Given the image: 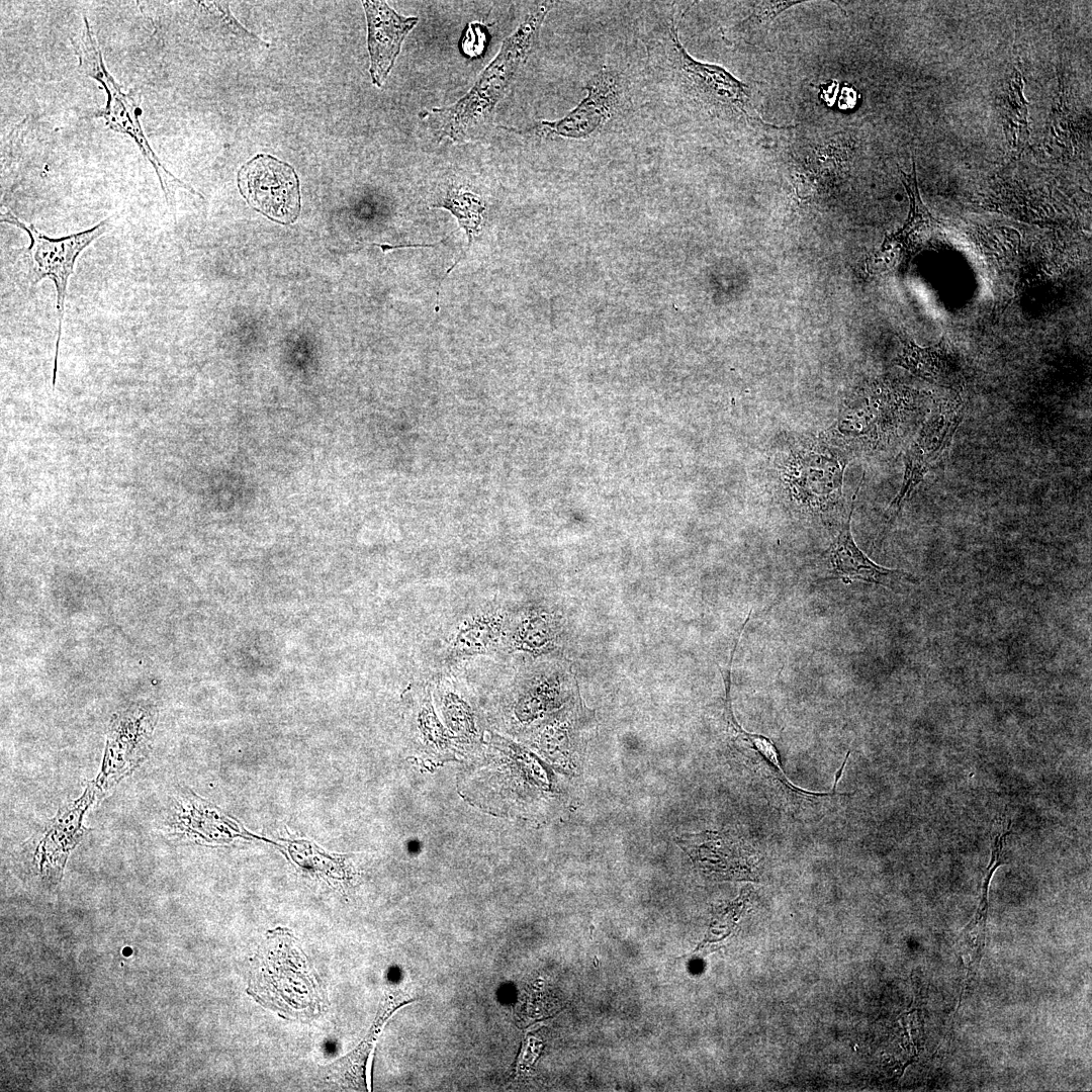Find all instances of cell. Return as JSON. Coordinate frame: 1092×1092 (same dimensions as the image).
Masks as SVG:
<instances>
[{
    "label": "cell",
    "mask_w": 1092,
    "mask_h": 1092,
    "mask_svg": "<svg viewBox=\"0 0 1092 1092\" xmlns=\"http://www.w3.org/2000/svg\"><path fill=\"white\" fill-rule=\"evenodd\" d=\"M655 75L688 107L722 120H744L771 128L751 105L747 84L725 68L696 60L678 36L673 13L659 17L646 43Z\"/></svg>",
    "instance_id": "6da1fadb"
},
{
    "label": "cell",
    "mask_w": 1092,
    "mask_h": 1092,
    "mask_svg": "<svg viewBox=\"0 0 1092 1092\" xmlns=\"http://www.w3.org/2000/svg\"><path fill=\"white\" fill-rule=\"evenodd\" d=\"M247 993L262 1006L292 1020L314 1019L328 1005L317 975L296 937L285 927L268 931L252 958Z\"/></svg>",
    "instance_id": "7a4b0ae2"
},
{
    "label": "cell",
    "mask_w": 1092,
    "mask_h": 1092,
    "mask_svg": "<svg viewBox=\"0 0 1092 1092\" xmlns=\"http://www.w3.org/2000/svg\"><path fill=\"white\" fill-rule=\"evenodd\" d=\"M554 4L545 1L535 5L518 28L503 41L497 56L479 75L471 89L456 103L432 110V113L442 117V135L461 142L491 122L495 106L534 50L544 19Z\"/></svg>",
    "instance_id": "3957f363"
},
{
    "label": "cell",
    "mask_w": 1092,
    "mask_h": 1092,
    "mask_svg": "<svg viewBox=\"0 0 1092 1092\" xmlns=\"http://www.w3.org/2000/svg\"><path fill=\"white\" fill-rule=\"evenodd\" d=\"M791 444L775 461L786 495L812 516L835 514L841 506L844 471L851 457L825 436L799 438Z\"/></svg>",
    "instance_id": "277c9868"
},
{
    "label": "cell",
    "mask_w": 1092,
    "mask_h": 1092,
    "mask_svg": "<svg viewBox=\"0 0 1092 1092\" xmlns=\"http://www.w3.org/2000/svg\"><path fill=\"white\" fill-rule=\"evenodd\" d=\"M84 28L78 36L72 38V44L79 60V70L99 82L107 95V102L103 110L98 111L95 117L102 118L105 124L112 130L128 135L139 147L143 156L154 168L160 185L165 194L166 201L172 204L173 191L171 188L181 187L199 195L191 186L177 179L160 162L152 149L141 123V96L133 91L125 93L116 83L112 75L105 67L99 44L90 29L86 16H83Z\"/></svg>",
    "instance_id": "5b68a950"
},
{
    "label": "cell",
    "mask_w": 1092,
    "mask_h": 1092,
    "mask_svg": "<svg viewBox=\"0 0 1092 1092\" xmlns=\"http://www.w3.org/2000/svg\"><path fill=\"white\" fill-rule=\"evenodd\" d=\"M585 96L565 116L557 120H541L527 132L585 141L599 136L631 108V82L628 75L613 66L605 65L594 73L582 87Z\"/></svg>",
    "instance_id": "8992f818"
},
{
    "label": "cell",
    "mask_w": 1092,
    "mask_h": 1092,
    "mask_svg": "<svg viewBox=\"0 0 1092 1092\" xmlns=\"http://www.w3.org/2000/svg\"><path fill=\"white\" fill-rule=\"evenodd\" d=\"M1 221L23 230L30 239L27 249L29 277L32 285L50 278L57 290L58 334L53 369V387L56 383L59 348L65 312V300L69 278L79 254L93 241L103 235L110 225V218L96 225L66 237L52 239L41 234L33 224L21 221L11 211L1 213Z\"/></svg>",
    "instance_id": "52a82bcc"
},
{
    "label": "cell",
    "mask_w": 1092,
    "mask_h": 1092,
    "mask_svg": "<svg viewBox=\"0 0 1092 1092\" xmlns=\"http://www.w3.org/2000/svg\"><path fill=\"white\" fill-rule=\"evenodd\" d=\"M238 185L248 203L268 218L287 224L298 217V178L285 162L259 154L240 169Z\"/></svg>",
    "instance_id": "ba28073f"
},
{
    "label": "cell",
    "mask_w": 1092,
    "mask_h": 1092,
    "mask_svg": "<svg viewBox=\"0 0 1092 1092\" xmlns=\"http://www.w3.org/2000/svg\"><path fill=\"white\" fill-rule=\"evenodd\" d=\"M963 419V406L957 402L938 406L923 423L904 451L903 480L887 508L885 516L888 525L897 518L925 475L949 447Z\"/></svg>",
    "instance_id": "9c48e42d"
},
{
    "label": "cell",
    "mask_w": 1092,
    "mask_h": 1092,
    "mask_svg": "<svg viewBox=\"0 0 1092 1092\" xmlns=\"http://www.w3.org/2000/svg\"><path fill=\"white\" fill-rule=\"evenodd\" d=\"M677 844L706 874L720 879H757L758 854L739 837L724 831H703L679 837Z\"/></svg>",
    "instance_id": "30bf717a"
},
{
    "label": "cell",
    "mask_w": 1092,
    "mask_h": 1092,
    "mask_svg": "<svg viewBox=\"0 0 1092 1092\" xmlns=\"http://www.w3.org/2000/svg\"><path fill=\"white\" fill-rule=\"evenodd\" d=\"M864 473L860 479L846 519L842 521L837 535L828 549L822 554L827 565L826 578H839L848 583L860 580L893 588L895 584L906 580L915 581V577L906 571L883 567L870 559L855 544L850 523Z\"/></svg>",
    "instance_id": "8fae6325"
},
{
    "label": "cell",
    "mask_w": 1092,
    "mask_h": 1092,
    "mask_svg": "<svg viewBox=\"0 0 1092 1092\" xmlns=\"http://www.w3.org/2000/svg\"><path fill=\"white\" fill-rule=\"evenodd\" d=\"M367 19V43L372 83L380 87L400 52L407 33L418 23V17L397 14L384 1H362Z\"/></svg>",
    "instance_id": "7c38bea8"
},
{
    "label": "cell",
    "mask_w": 1092,
    "mask_h": 1092,
    "mask_svg": "<svg viewBox=\"0 0 1092 1092\" xmlns=\"http://www.w3.org/2000/svg\"><path fill=\"white\" fill-rule=\"evenodd\" d=\"M512 616L497 609L480 610L464 618L452 632L446 648L448 660L491 654L505 647Z\"/></svg>",
    "instance_id": "4fadbf2b"
},
{
    "label": "cell",
    "mask_w": 1092,
    "mask_h": 1092,
    "mask_svg": "<svg viewBox=\"0 0 1092 1092\" xmlns=\"http://www.w3.org/2000/svg\"><path fill=\"white\" fill-rule=\"evenodd\" d=\"M413 1000L402 993L388 995L364 1039L351 1053L327 1067L322 1074L324 1080L331 1085L353 1090L368 1088L367 1063L381 1029L396 1009Z\"/></svg>",
    "instance_id": "5bb4252c"
},
{
    "label": "cell",
    "mask_w": 1092,
    "mask_h": 1092,
    "mask_svg": "<svg viewBox=\"0 0 1092 1092\" xmlns=\"http://www.w3.org/2000/svg\"><path fill=\"white\" fill-rule=\"evenodd\" d=\"M723 679L726 693L725 718L738 747H743L747 751H751L755 756L754 762H760L763 768L769 770L770 779H776L786 788V790L795 795H799L803 799L811 800L813 798H828L834 795L835 787H833L829 793H813L794 786L788 780L781 764L779 751L772 740L764 735L745 731L736 721L732 711L730 698L731 677L724 676ZM838 780L835 779L834 786H836Z\"/></svg>",
    "instance_id": "9a60e30c"
},
{
    "label": "cell",
    "mask_w": 1092,
    "mask_h": 1092,
    "mask_svg": "<svg viewBox=\"0 0 1092 1092\" xmlns=\"http://www.w3.org/2000/svg\"><path fill=\"white\" fill-rule=\"evenodd\" d=\"M900 173L910 198V212L903 228L891 235L887 242L899 244L908 253H912L925 248L932 242L936 221L920 198L915 167H913L911 174H905L902 171Z\"/></svg>",
    "instance_id": "2e32d148"
},
{
    "label": "cell",
    "mask_w": 1092,
    "mask_h": 1092,
    "mask_svg": "<svg viewBox=\"0 0 1092 1092\" xmlns=\"http://www.w3.org/2000/svg\"><path fill=\"white\" fill-rule=\"evenodd\" d=\"M893 363L931 383L948 384L953 374V362L941 343L922 348L902 340L901 352Z\"/></svg>",
    "instance_id": "e0dca14e"
},
{
    "label": "cell",
    "mask_w": 1092,
    "mask_h": 1092,
    "mask_svg": "<svg viewBox=\"0 0 1092 1092\" xmlns=\"http://www.w3.org/2000/svg\"><path fill=\"white\" fill-rule=\"evenodd\" d=\"M553 631L551 619L545 614L531 611L512 617L504 649L543 652L551 646Z\"/></svg>",
    "instance_id": "ac0fdd59"
},
{
    "label": "cell",
    "mask_w": 1092,
    "mask_h": 1092,
    "mask_svg": "<svg viewBox=\"0 0 1092 1092\" xmlns=\"http://www.w3.org/2000/svg\"><path fill=\"white\" fill-rule=\"evenodd\" d=\"M433 207L445 208L457 218L459 226L467 234V248L469 249L473 238L481 231L485 211V204L481 197L462 188L450 189L445 198Z\"/></svg>",
    "instance_id": "d6986e66"
},
{
    "label": "cell",
    "mask_w": 1092,
    "mask_h": 1092,
    "mask_svg": "<svg viewBox=\"0 0 1092 1092\" xmlns=\"http://www.w3.org/2000/svg\"><path fill=\"white\" fill-rule=\"evenodd\" d=\"M287 850L290 857L305 870L327 879L348 880L345 856L330 855L313 843L303 840L290 841Z\"/></svg>",
    "instance_id": "ffe728a7"
},
{
    "label": "cell",
    "mask_w": 1092,
    "mask_h": 1092,
    "mask_svg": "<svg viewBox=\"0 0 1092 1092\" xmlns=\"http://www.w3.org/2000/svg\"><path fill=\"white\" fill-rule=\"evenodd\" d=\"M1010 827H1011L1010 823L1007 826H1004L1002 832L998 833L994 838V841L992 843V851H991L990 862H989V864L987 867V870H986V873H985V876H984V879H983V882H982L981 896H980L979 905H978V908H977V911H976V913L974 915L973 920L968 925L969 927H986L987 912H988V906H989V904H988V893H989L990 883H991L993 874L996 871V869L999 866H1001L1002 863H1004V861H1002V859H1003L1002 858V852H1003V847L1005 845L1007 836L1012 833V830H1011Z\"/></svg>",
    "instance_id": "44dd1931"
},
{
    "label": "cell",
    "mask_w": 1092,
    "mask_h": 1092,
    "mask_svg": "<svg viewBox=\"0 0 1092 1092\" xmlns=\"http://www.w3.org/2000/svg\"><path fill=\"white\" fill-rule=\"evenodd\" d=\"M804 1H759L754 2L753 10L751 13L737 23L733 29L736 32H747L755 26L763 25L770 22L782 12L789 8L802 4Z\"/></svg>",
    "instance_id": "7402d4cb"
}]
</instances>
